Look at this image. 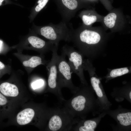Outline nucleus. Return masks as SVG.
<instances>
[{"mask_svg": "<svg viewBox=\"0 0 131 131\" xmlns=\"http://www.w3.org/2000/svg\"><path fill=\"white\" fill-rule=\"evenodd\" d=\"M3 45V42L2 41L0 40V51H1Z\"/></svg>", "mask_w": 131, "mask_h": 131, "instance_id": "nucleus-19", "label": "nucleus"}, {"mask_svg": "<svg viewBox=\"0 0 131 131\" xmlns=\"http://www.w3.org/2000/svg\"><path fill=\"white\" fill-rule=\"evenodd\" d=\"M35 114L33 109L30 108L25 109L18 114L16 117L17 122L20 125L27 124L32 120Z\"/></svg>", "mask_w": 131, "mask_h": 131, "instance_id": "nucleus-6", "label": "nucleus"}, {"mask_svg": "<svg viewBox=\"0 0 131 131\" xmlns=\"http://www.w3.org/2000/svg\"><path fill=\"white\" fill-rule=\"evenodd\" d=\"M129 96L130 98L131 99V92L130 91L129 93Z\"/></svg>", "mask_w": 131, "mask_h": 131, "instance_id": "nucleus-20", "label": "nucleus"}, {"mask_svg": "<svg viewBox=\"0 0 131 131\" xmlns=\"http://www.w3.org/2000/svg\"><path fill=\"white\" fill-rule=\"evenodd\" d=\"M44 82L41 79L37 80L33 82L31 84V87L34 90L36 89L42 87L43 85Z\"/></svg>", "mask_w": 131, "mask_h": 131, "instance_id": "nucleus-16", "label": "nucleus"}, {"mask_svg": "<svg viewBox=\"0 0 131 131\" xmlns=\"http://www.w3.org/2000/svg\"><path fill=\"white\" fill-rule=\"evenodd\" d=\"M49 0H38L37 4L34 7L33 12V17H34L38 13L40 12L46 6Z\"/></svg>", "mask_w": 131, "mask_h": 131, "instance_id": "nucleus-15", "label": "nucleus"}, {"mask_svg": "<svg viewBox=\"0 0 131 131\" xmlns=\"http://www.w3.org/2000/svg\"><path fill=\"white\" fill-rule=\"evenodd\" d=\"M5 67L4 64L0 61V70L4 69Z\"/></svg>", "mask_w": 131, "mask_h": 131, "instance_id": "nucleus-18", "label": "nucleus"}, {"mask_svg": "<svg viewBox=\"0 0 131 131\" xmlns=\"http://www.w3.org/2000/svg\"><path fill=\"white\" fill-rule=\"evenodd\" d=\"M66 57L65 54L62 52L60 55L58 56L57 84L60 90L63 88H66L74 93L78 90V88L75 86L72 82V74L73 73L66 60Z\"/></svg>", "mask_w": 131, "mask_h": 131, "instance_id": "nucleus-2", "label": "nucleus"}, {"mask_svg": "<svg viewBox=\"0 0 131 131\" xmlns=\"http://www.w3.org/2000/svg\"><path fill=\"white\" fill-rule=\"evenodd\" d=\"M72 30L68 28L66 22L43 26L39 30L40 34L55 45H58L61 41H69Z\"/></svg>", "mask_w": 131, "mask_h": 131, "instance_id": "nucleus-3", "label": "nucleus"}, {"mask_svg": "<svg viewBox=\"0 0 131 131\" xmlns=\"http://www.w3.org/2000/svg\"><path fill=\"white\" fill-rule=\"evenodd\" d=\"M42 62V59L41 57L33 56L28 60L24 61L23 63L25 66L34 68L39 65L43 64Z\"/></svg>", "mask_w": 131, "mask_h": 131, "instance_id": "nucleus-10", "label": "nucleus"}, {"mask_svg": "<svg viewBox=\"0 0 131 131\" xmlns=\"http://www.w3.org/2000/svg\"><path fill=\"white\" fill-rule=\"evenodd\" d=\"M58 45L55 46L52 51V57L47 66L48 71V84L49 90L55 95L58 99L62 102L65 100L63 98L61 90L59 88L57 82V61L58 56L57 52Z\"/></svg>", "mask_w": 131, "mask_h": 131, "instance_id": "nucleus-5", "label": "nucleus"}, {"mask_svg": "<svg viewBox=\"0 0 131 131\" xmlns=\"http://www.w3.org/2000/svg\"><path fill=\"white\" fill-rule=\"evenodd\" d=\"M97 19L96 16L93 15H83L82 16L83 24L86 25H89L96 22Z\"/></svg>", "mask_w": 131, "mask_h": 131, "instance_id": "nucleus-14", "label": "nucleus"}, {"mask_svg": "<svg viewBox=\"0 0 131 131\" xmlns=\"http://www.w3.org/2000/svg\"><path fill=\"white\" fill-rule=\"evenodd\" d=\"M117 119L122 125L127 126L131 124V113H121L117 116Z\"/></svg>", "mask_w": 131, "mask_h": 131, "instance_id": "nucleus-11", "label": "nucleus"}, {"mask_svg": "<svg viewBox=\"0 0 131 131\" xmlns=\"http://www.w3.org/2000/svg\"><path fill=\"white\" fill-rule=\"evenodd\" d=\"M61 52L67 57L68 62L73 73L76 74L79 77L81 82L83 84H86L83 73V55L73 47L67 45L62 47Z\"/></svg>", "mask_w": 131, "mask_h": 131, "instance_id": "nucleus-4", "label": "nucleus"}, {"mask_svg": "<svg viewBox=\"0 0 131 131\" xmlns=\"http://www.w3.org/2000/svg\"><path fill=\"white\" fill-rule=\"evenodd\" d=\"M66 9L63 16L65 19L69 20L72 17V13L78 6L76 0H62Z\"/></svg>", "mask_w": 131, "mask_h": 131, "instance_id": "nucleus-8", "label": "nucleus"}, {"mask_svg": "<svg viewBox=\"0 0 131 131\" xmlns=\"http://www.w3.org/2000/svg\"><path fill=\"white\" fill-rule=\"evenodd\" d=\"M74 117L63 107L52 108L48 126L51 131H69L74 124Z\"/></svg>", "mask_w": 131, "mask_h": 131, "instance_id": "nucleus-1", "label": "nucleus"}, {"mask_svg": "<svg viewBox=\"0 0 131 131\" xmlns=\"http://www.w3.org/2000/svg\"><path fill=\"white\" fill-rule=\"evenodd\" d=\"M8 0H0V7L9 3Z\"/></svg>", "mask_w": 131, "mask_h": 131, "instance_id": "nucleus-17", "label": "nucleus"}, {"mask_svg": "<svg viewBox=\"0 0 131 131\" xmlns=\"http://www.w3.org/2000/svg\"><path fill=\"white\" fill-rule=\"evenodd\" d=\"M0 92L5 96L10 97H16L19 93L18 88L15 85L7 82L0 85Z\"/></svg>", "mask_w": 131, "mask_h": 131, "instance_id": "nucleus-7", "label": "nucleus"}, {"mask_svg": "<svg viewBox=\"0 0 131 131\" xmlns=\"http://www.w3.org/2000/svg\"><path fill=\"white\" fill-rule=\"evenodd\" d=\"M116 18L117 15L115 13H110L104 17V23L108 28H112L115 25Z\"/></svg>", "mask_w": 131, "mask_h": 131, "instance_id": "nucleus-12", "label": "nucleus"}, {"mask_svg": "<svg viewBox=\"0 0 131 131\" xmlns=\"http://www.w3.org/2000/svg\"><path fill=\"white\" fill-rule=\"evenodd\" d=\"M131 67H126L114 69H107V77L114 78L127 74L131 72Z\"/></svg>", "mask_w": 131, "mask_h": 131, "instance_id": "nucleus-9", "label": "nucleus"}, {"mask_svg": "<svg viewBox=\"0 0 131 131\" xmlns=\"http://www.w3.org/2000/svg\"><path fill=\"white\" fill-rule=\"evenodd\" d=\"M97 125L96 123L94 121L86 120L84 122L83 125L79 127L78 130L79 131H94Z\"/></svg>", "mask_w": 131, "mask_h": 131, "instance_id": "nucleus-13", "label": "nucleus"}]
</instances>
